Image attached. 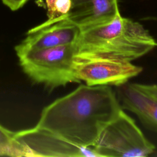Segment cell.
I'll return each instance as SVG.
<instances>
[{"instance_id": "cell-1", "label": "cell", "mask_w": 157, "mask_h": 157, "mask_svg": "<svg viewBox=\"0 0 157 157\" xmlns=\"http://www.w3.org/2000/svg\"><path fill=\"white\" fill-rule=\"evenodd\" d=\"M121 109L110 86L81 84L45 107L35 126L92 148L102 129Z\"/></svg>"}, {"instance_id": "cell-2", "label": "cell", "mask_w": 157, "mask_h": 157, "mask_svg": "<svg viewBox=\"0 0 157 157\" xmlns=\"http://www.w3.org/2000/svg\"><path fill=\"white\" fill-rule=\"evenodd\" d=\"M77 57H102L135 60L157 46L142 25L118 12L111 20L81 28L75 42Z\"/></svg>"}, {"instance_id": "cell-3", "label": "cell", "mask_w": 157, "mask_h": 157, "mask_svg": "<svg viewBox=\"0 0 157 157\" xmlns=\"http://www.w3.org/2000/svg\"><path fill=\"white\" fill-rule=\"evenodd\" d=\"M24 73L34 83L49 90L79 83L75 75L77 49L74 44L42 49L15 48Z\"/></svg>"}, {"instance_id": "cell-4", "label": "cell", "mask_w": 157, "mask_h": 157, "mask_svg": "<svg viewBox=\"0 0 157 157\" xmlns=\"http://www.w3.org/2000/svg\"><path fill=\"white\" fill-rule=\"evenodd\" d=\"M92 148L99 157H142L151 155L155 146L122 109L104 127Z\"/></svg>"}, {"instance_id": "cell-5", "label": "cell", "mask_w": 157, "mask_h": 157, "mask_svg": "<svg viewBox=\"0 0 157 157\" xmlns=\"http://www.w3.org/2000/svg\"><path fill=\"white\" fill-rule=\"evenodd\" d=\"M131 62L117 58L76 56L75 75L79 83L83 82L88 86H120L143 70Z\"/></svg>"}, {"instance_id": "cell-6", "label": "cell", "mask_w": 157, "mask_h": 157, "mask_svg": "<svg viewBox=\"0 0 157 157\" xmlns=\"http://www.w3.org/2000/svg\"><path fill=\"white\" fill-rule=\"evenodd\" d=\"M15 137L25 148V156L99 157L93 148L75 145L55 133L36 126L15 132Z\"/></svg>"}, {"instance_id": "cell-7", "label": "cell", "mask_w": 157, "mask_h": 157, "mask_svg": "<svg viewBox=\"0 0 157 157\" xmlns=\"http://www.w3.org/2000/svg\"><path fill=\"white\" fill-rule=\"evenodd\" d=\"M80 28L67 15L49 20L30 29L25 38L15 48L22 50L42 49L74 44Z\"/></svg>"}, {"instance_id": "cell-8", "label": "cell", "mask_w": 157, "mask_h": 157, "mask_svg": "<svg viewBox=\"0 0 157 157\" xmlns=\"http://www.w3.org/2000/svg\"><path fill=\"white\" fill-rule=\"evenodd\" d=\"M67 17L84 28L107 22L120 12L118 0H71Z\"/></svg>"}, {"instance_id": "cell-9", "label": "cell", "mask_w": 157, "mask_h": 157, "mask_svg": "<svg viewBox=\"0 0 157 157\" xmlns=\"http://www.w3.org/2000/svg\"><path fill=\"white\" fill-rule=\"evenodd\" d=\"M120 86L118 96L121 107L136 114L145 125L157 132V99L134 83Z\"/></svg>"}, {"instance_id": "cell-10", "label": "cell", "mask_w": 157, "mask_h": 157, "mask_svg": "<svg viewBox=\"0 0 157 157\" xmlns=\"http://www.w3.org/2000/svg\"><path fill=\"white\" fill-rule=\"evenodd\" d=\"M13 132L0 124V155L25 156L23 146L15 139Z\"/></svg>"}, {"instance_id": "cell-11", "label": "cell", "mask_w": 157, "mask_h": 157, "mask_svg": "<svg viewBox=\"0 0 157 157\" xmlns=\"http://www.w3.org/2000/svg\"><path fill=\"white\" fill-rule=\"evenodd\" d=\"M71 7V0H56L53 7L52 15L49 20L55 19L68 14Z\"/></svg>"}, {"instance_id": "cell-12", "label": "cell", "mask_w": 157, "mask_h": 157, "mask_svg": "<svg viewBox=\"0 0 157 157\" xmlns=\"http://www.w3.org/2000/svg\"><path fill=\"white\" fill-rule=\"evenodd\" d=\"M134 85L140 90L153 96L157 99V84H142L134 83Z\"/></svg>"}, {"instance_id": "cell-13", "label": "cell", "mask_w": 157, "mask_h": 157, "mask_svg": "<svg viewBox=\"0 0 157 157\" xmlns=\"http://www.w3.org/2000/svg\"><path fill=\"white\" fill-rule=\"evenodd\" d=\"M4 5L15 11L22 7L28 0H1Z\"/></svg>"}, {"instance_id": "cell-14", "label": "cell", "mask_w": 157, "mask_h": 157, "mask_svg": "<svg viewBox=\"0 0 157 157\" xmlns=\"http://www.w3.org/2000/svg\"><path fill=\"white\" fill-rule=\"evenodd\" d=\"M56 0H45L46 7H47V14L48 18H50L52 15L54 4Z\"/></svg>"}]
</instances>
